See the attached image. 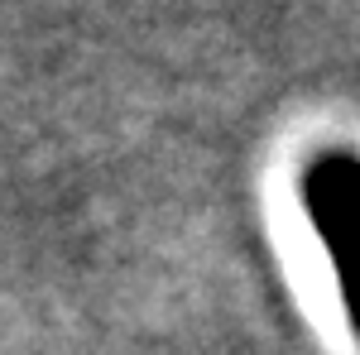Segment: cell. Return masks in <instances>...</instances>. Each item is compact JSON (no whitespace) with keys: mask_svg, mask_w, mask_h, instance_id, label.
Instances as JSON below:
<instances>
[{"mask_svg":"<svg viewBox=\"0 0 360 355\" xmlns=\"http://www.w3.org/2000/svg\"><path fill=\"white\" fill-rule=\"evenodd\" d=\"M298 197H303V212L327 250L346 322L360 341V154L356 149H322L303 168Z\"/></svg>","mask_w":360,"mask_h":355,"instance_id":"6da1fadb","label":"cell"}]
</instances>
